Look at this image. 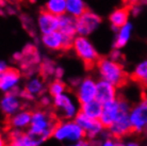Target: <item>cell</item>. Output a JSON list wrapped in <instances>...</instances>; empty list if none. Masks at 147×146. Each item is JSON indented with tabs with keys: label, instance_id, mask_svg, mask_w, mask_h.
<instances>
[{
	"label": "cell",
	"instance_id": "cell-20",
	"mask_svg": "<svg viewBox=\"0 0 147 146\" xmlns=\"http://www.w3.org/2000/svg\"><path fill=\"white\" fill-rule=\"evenodd\" d=\"M67 10L78 18L88 11V7H85L82 0H67Z\"/></svg>",
	"mask_w": 147,
	"mask_h": 146
},
{
	"label": "cell",
	"instance_id": "cell-14",
	"mask_svg": "<svg viewBox=\"0 0 147 146\" xmlns=\"http://www.w3.org/2000/svg\"><path fill=\"white\" fill-rule=\"evenodd\" d=\"M81 112H83L85 115H88L94 120H100L101 114L103 111V105L97 99H93L91 101L81 103Z\"/></svg>",
	"mask_w": 147,
	"mask_h": 146
},
{
	"label": "cell",
	"instance_id": "cell-23",
	"mask_svg": "<svg viewBox=\"0 0 147 146\" xmlns=\"http://www.w3.org/2000/svg\"><path fill=\"white\" fill-rule=\"evenodd\" d=\"M130 31H131V26L129 24H126L123 28H121V32L118 34V37L115 44H114V47L115 48H121L123 46H125V44L127 43V41L129 39V35H130Z\"/></svg>",
	"mask_w": 147,
	"mask_h": 146
},
{
	"label": "cell",
	"instance_id": "cell-17",
	"mask_svg": "<svg viewBox=\"0 0 147 146\" xmlns=\"http://www.w3.org/2000/svg\"><path fill=\"white\" fill-rule=\"evenodd\" d=\"M44 44L50 49L57 50V49H62L63 45V34L60 31H53V32L44 34L43 36Z\"/></svg>",
	"mask_w": 147,
	"mask_h": 146
},
{
	"label": "cell",
	"instance_id": "cell-2",
	"mask_svg": "<svg viewBox=\"0 0 147 146\" xmlns=\"http://www.w3.org/2000/svg\"><path fill=\"white\" fill-rule=\"evenodd\" d=\"M74 48L77 52V55H79V58L83 61L85 70H93L94 66L97 65V62L100 57L97 55L94 47L86 39L77 37L74 43Z\"/></svg>",
	"mask_w": 147,
	"mask_h": 146
},
{
	"label": "cell",
	"instance_id": "cell-11",
	"mask_svg": "<svg viewBox=\"0 0 147 146\" xmlns=\"http://www.w3.org/2000/svg\"><path fill=\"white\" fill-rule=\"evenodd\" d=\"M132 7H133V5L126 4L124 7L118 9V10H115V11L110 15V22H111V24H112V26H113L114 29L123 28V27L127 24L129 14H130V11L132 10Z\"/></svg>",
	"mask_w": 147,
	"mask_h": 146
},
{
	"label": "cell",
	"instance_id": "cell-28",
	"mask_svg": "<svg viewBox=\"0 0 147 146\" xmlns=\"http://www.w3.org/2000/svg\"><path fill=\"white\" fill-rule=\"evenodd\" d=\"M20 96H22V97H24V98H27V99H32V98H33L32 94H31L29 91H27V90H25L24 92H22V93H20Z\"/></svg>",
	"mask_w": 147,
	"mask_h": 146
},
{
	"label": "cell",
	"instance_id": "cell-26",
	"mask_svg": "<svg viewBox=\"0 0 147 146\" xmlns=\"http://www.w3.org/2000/svg\"><path fill=\"white\" fill-rule=\"evenodd\" d=\"M22 26L25 27V29H26L31 35H34V29H33V26H32V20H31L28 16H26V15H22Z\"/></svg>",
	"mask_w": 147,
	"mask_h": 146
},
{
	"label": "cell",
	"instance_id": "cell-36",
	"mask_svg": "<svg viewBox=\"0 0 147 146\" xmlns=\"http://www.w3.org/2000/svg\"><path fill=\"white\" fill-rule=\"evenodd\" d=\"M142 1H143V2H147V0H142Z\"/></svg>",
	"mask_w": 147,
	"mask_h": 146
},
{
	"label": "cell",
	"instance_id": "cell-32",
	"mask_svg": "<svg viewBox=\"0 0 147 146\" xmlns=\"http://www.w3.org/2000/svg\"><path fill=\"white\" fill-rule=\"evenodd\" d=\"M42 102H43V105H45V106H46V105H48V103H49V100H48L47 98H44Z\"/></svg>",
	"mask_w": 147,
	"mask_h": 146
},
{
	"label": "cell",
	"instance_id": "cell-18",
	"mask_svg": "<svg viewBox=\"0 0 147 146\" xmlns=\"http://www.w3.org/2000/svg\"><path fill=\"white\" fill-rule=\"evenodd\" d=\"M130 79L138 84H140L141 88L143 89V87L147 82V61L141 63L140 65L136 67V70L131 74Z\"/></svg>",
	"mask_w": 147,
	"mask_h": 146
},
{
	"label": "cell",
	"instance_id": "cell-22",
	"mask_svg": "<svg viewBox=\"0 0 147 146\" xmlns=\"http://www.w3.org/2000/svg\"><path fill=\"white\" fill-rule=\"evenodd\" d=\"M32 115H33V113H31V112H22V113L13 117L12 120L7 118V122H10V125H12V126L22 127V126H26L27 124H29L30 121L32 120Z\"/></svg>",
	"mask_w": 147,
	"mask_h": 146
},
{
	"label": "cell",
	"instance_id": "cell-3",
	"mask_svg": "<svg viewBox=\"0 0 147 146\" xmlns=\"http://www.w3.org/2000/svg\"><path fill=\"white\" fill-rule=\"evenodd\" d=\"M85 135H86V131L77 123L76 124H74V123L60 124L55 132V137H57L58 139H68L73 140V141H77V140L83 138Z\"/></svg>",
	"mask_w": 147,
	"mask_h": 146
},
{
	"label": "cell",
	"instance_id": "cell-9",
	"mask_svg": "<svg viewBox=\"0 0 147 146\" xmlns=\"http://www.w3.org/2000/svg\"><path fill=\"white\" fill-rule=\"evenodd\" d=\"M96 99L102 105L114 100L115 99V87L107 80L100 81L99 83H97Z\"/></svg>",
	"mask_w": 147,
	"mask_h": 146
},
{
	"label": "cell",
	"instance_id": "cell-19",
	"mask_svg": "<svg viewBox=\"0 0 147 146\" xmlns=\"http://www.w3.org/2000/svg\"><path fill=\"white\" fill-rule=\"evenodd\" d=\"M45 9L52 14L62 16L67 9V0H49Z\"/></svg>",
	"mask_w": 147,
	"mask_h": 146
},
{
	"label": "cell",
	"instance_id": "cell-6",
	"mask_svg": "<svg viewBox=\"0 0 147 146\" xmlns=\"http://www.w3.org/2000/svg\"><path fill=\"white\" fill-rule=\"evenodd\" d=\"M101 22L99 16L92 13L91 11H86L80 17L77 18V29L80 34H88L95 29Z\"/></svg>",
	"mask_w": 147,
	"mask_h": 146
},
{
	"label": "cell",
	"instance_id": "cell-15",
	"mask_svg": "<svg viewBox=\"0 0 147 146\" xmlns=\"http://www.w3.org/2000/svg\"><path fill=\"white\" fill-rule=\"evenodd\" d=\"M60 32L66 35L74 36L75 33L77 32V19L71 16H60Z\"/></svg>",
	"mask_w": 147,
	"mask_h": 146
},
{
	"label": "cell",
	"instance_id": "cell-12",
	"mask_svg": "<svg viewBox=\"0 0 147 146\" xmlns=\"http://www.w3.org/2000/svg\"><path fill=\"white\" fill-rule=\"evenodd\" d=\"M20 73L16 68L7 67L3 72H1L0 78V87L3 91H7L14 87V84L18 81Z\"/></svg>",
	"mask_w": 147,
	"mask_h": 146
},
{
	"label": "cell",
	"instance_id": "cell-33",
	"mask_svg": "<svg viewBox=\"0 0 147 146\" xmlns=\"http://www.w3.org/2000/svg\"><path fill=\"white\" fill-rule=\"evenodd\" d=\"M5 68H7V67H5V65H4V63L1 62V72H3Z\"/></svg>",
	"mask_w": 147,
	"mask_h": 146
},
{
	"label": "cell",
	"instance_id": "cell-5",
	"mask_svg": "<svg viewBox=\"0 0 147 146\" xmlns=\"http://www.w3.org/2000/svg\"><path fill=\"white\" fill-rule=\"evenodd\" d=\"M22 58L19 61L20 66L27 75L33 73V67L40 63V55L37 52V49L33 45H27L26 47L22 49Z\"/></svg>",
	"mask_w": 147,
	"mask_h": 146
},
{
	"label": "cell",
	"instance_id": "cell-4",
	"mask_svg": "<svg viewBox=\"0 0 147 146\" xmlns=\"http://www.w3.org/2000/svg\"><path fill=\"white\" fill-rule=\"evenodd\" d=\"M109 129H110L111 135L117 139L124 137V135H133L134 132H136V129L133 128L132 124H131V122H130V118L128 117L127 112L121 113Z\"/></svg>",
	"mask_w": 147,
	"mask_h": 146
},
{
	"label": "cell",
	"instance_id": "cell-25",
	"mask_svg": "<svg viewBox=\"0 0 147 146\" xmlns=\"http://www.w3.org/2000/svg\"><path fill=\"white\" fill-rule=\"evenodd\" d=\"M66 89V85L65 83H63L62 81L60 80H55V82H52L51 85L49 87V92L52 96H59L62 94V92Z\"/></svg>",
	"mask_w": 147,
	"mask_h": 146
},
{
	"label": "cell",
	"instance_id": "cell-35",
	"mask_svg": "<svg viewBox=\"0 0 147 146\" xmlns=\"http://www.w3.org/2000/svg\"><path fill=\"white\" fill-rule=\"evenodd\" d=\"M115 146H124V145H121V144H119V143H116V144H115Z\"/></svg>",
	"mask_w": 147,
	"mask_h": 146
},
{
	"label": "cell",
	"instance_id": "cell-1",
	"mask_svg": "<svg viewBox=\"0 0 147 146\" xmlns=\"http://www.w3.org/2000/svg\"><path fill=\"white\" fill-rule=\"evenodd\" d=\"M97 66L105 80L109 81L116 88H121L128 83L130 76L126 73L123 65L115 61H110L105 57H100Z\"/></svg>",
	"mask_w": 147,
	"mask_h": 146
},
{
	"label": "cell",
	"instance_id": "cell-16",
	"mask_svg": "<svg viewBox=\"0 0 147 146\" xmlns=\"http://www.w3.org/2000/svg\"><path fill=\"white\" fill-rule=\"evenodd\" d=\"M55 108L62 110L64 116L67 118L71 117L75 113V107L70 102L69 98L67 96L62 95V94L55 97Z\"/></svg>",
	"mask_w": 147,
	"mask_h": 146
},
{
	"label": "cell",
	"instance_id": "cell-30",
	"mask_svg": "<svg viewBox=\"0 0 147 146\" xmlns=\"http://www.w3.org/2000/svg\"><path fill=\"white\" fill-rule=\"evenodd\" d=\"M75 146H90L88 144V143H85V142H80L79 144H77V145H75Z\"/></svg>",
	"mask_w": 147,
	"mask_h": 146
},
{
	"label": "cell",
	"instance_id": "cell-13",
	"mask_svg": "<svg viewBox=\"0 0 147 146\" xmlns=\"http://www.w3.org/2000/svg\"><path fill=\"white\" fill-rule=\"evenodd\" d=\"M130 122L136 131L142 129V127L147 123V102H143L142 106L133 110L130 116Z\"/></svg>",
	"mask_w": 147,
	"mask_h": 146
},
{
	"label": "cell",
	"instance_id": "cell-21",
	"mask_svg": "<svg viewBox=\"0 0 147 146\" xmlns=\"http://www.w3.org/2000/svg\"><path fill=\"white\" fill-rule=\"evenodd\" d=\"M2 110L7 114L14 113L16 110L19 108V102L18 100L15 98V95H12L10 93L5 94V97L2 100Z\"/></svg>",
	"mask_w": 147,
	"mask_h": 146
},
{
	"label": "cell",
	"instance_id": "cell-10",
	"mask_svg": "<svg viewBox=\"0 0 147 146\" xmlns=\"http://www.w3.org/2000/svg\"><path fill=\"white\" fill-rule=\"evenodd\" d=\"M96 93H97V85L93 82L92 79L86 78L85 80L82 81L80 85V90L78 92V98L81 103L88 102L96 98Z\"/></svg>",
	"mask_w": 147,
	"mask_h": 146
},
{
	"label": "cell",
	"instance_id": "cell-7",
	"mask_svg": "<svg viewBox=\"0 0 147 146\" xmlns=\"http://www.w3.org/2000/svg\"><path fill=\"white\" fill-rule=\"evenodd\" d=\"M38 22H40L42 32L44 34H47V33L53 32V31H57V29H59L60 16L52 14L51 12H49L45 7H43L40 12Z\"/></svg>",
	"mask_w": 147,
	"mask_h": 146
},
{
	"label": "cell",
	"instance_id": "cell-8",
	"mask_svg": "<svg viewBox=\"0 0 147 146\" xmlns=\"http://www.w3.org/2000/svg\"><path fill=\"white\" fill-rule=\"evenodd\" d=\"M76 123H77L79 126L84 129L85 131L88 132V135L90 137H94L96 135V133L101 130V128L103 127L100 120H94V118H91L88 117V115H85L83 112L79 111V113L77 114L76 116Z\"/></svg>",
	"mask_w": 147,
	"mask_h": 146
},
{
	"label": "cell",
	"instance_id": "cell-27",
	"mask_svg": "<svg viewBox=\"0 0 147 146\" xmlns=\"http://www.w3.org/2000/svg\"><path fill=\"white\" fill-rule=\"evenodd\" d=\"M40 89H42V83H40L38 80H33V81H31V82L27 85L26 90L27 91H29L31 94H33V93H37V92H40Z\"/></svg>",
	"mask_w": 147,
	"mask_h": 146
},
{
	"label": "cell",
	"instance_id": "cell-29",
	"mask_svg": "<svg viewBox=\"0 0 147 146\" xmlns=\"http://www.w3.org/2000/svg\"><path fill=\"white\" fill-rule=\"evenodd\" d=\"M62 75H63V70H62V68H57V70H55V76L58 77V78H60Z\"/></svg>",
	"mask_w": 147,
	"mask_h": 146
},
{
	"label": "cell",
	"instance_id": "cell-24",
	"mask_svg": "<svg viewBox=\"0 0 147 146\" xmlns=\"http://www.w3.org/2000/svg\"><path fill=\"white\" fill-rule=\"evenodd\" d=\"M55 73V63L49 61V60H45L44 62L40 65V75L43 79H46L48 76L52 75Z\"/></svg>",
	"mask_w": 147,
	"mask_h": 146
},
{
	"label": "cell",
	"instance_id": "cell-34",
	"mask_svg": "<svg viewBox=\"0 0 147 146\" xmlns=\"http://www.w3.org/2000/svg\"><path fill=\"white\" fill-rule=\"evenodd\" d=\"M127 146H139L138 144H136V143H130V144H128Z\"/></svg>",
	"mask_w": 147,
	"mask_h": 146
},
{
	"label": "cell",
	"instance_id": "cell-31",
	"mask_svg": "<svg viewBox=\"0 0 147 146\" xmlns=\"http://www.w3.org/2000/svg\"><path fill=\"white\" fill-rule=\"evenodd\" d=\"M103 146H115V144H113L111 141H108V142H106V144H105Z\"/></svg>",
	"mask_w": 147,
	"mask_h": 146
}]
</instances>
